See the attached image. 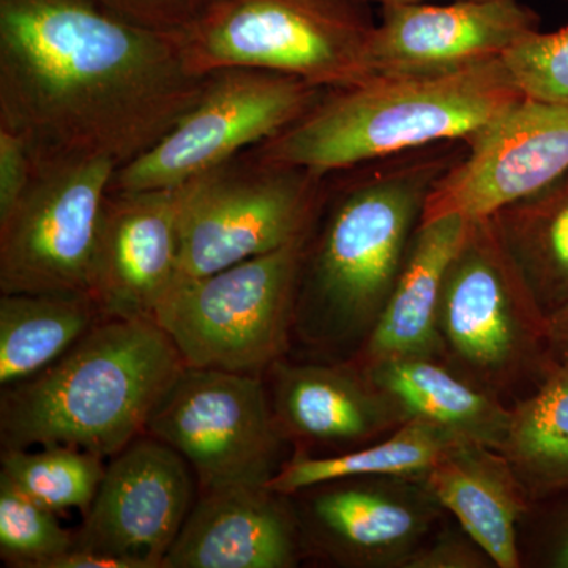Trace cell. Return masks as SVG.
<instances>
[{
  "mask_svg": "<svg viewBox=\"0 0 568 568\" xmlns=\"http://www.w3.org/2000/svg\"><path fill=\"white\" fill-rule=\"evenodd\" d=\"M325 178L246 151L183 183L175 284L274 252L312 231Z\"/></svg>",
  "mask_w": 568,
  "mask_h": 568,
  "instance_id": "52a82bcc",
  "label": "cell"
},
{
  "mask_svg": "<svg viewBox=\"0 0 568 568\" xmlns=\"http://www.w3.org/2000/svg\"><path fill=\"white\" fill-rule=\"evenodd\" d=\"M100 2L149 28L179 32L189 26L211 0H100Z\"/></svg>",
  "mask_w": 568,
  "mask_h": 568,
  "instance_id": "f546056e",
  "label": "cell"
},
{
  "mask_svg": "<svg viewBox=\"0 0 568 568\" xmlns=\"http://www.w3.org/2000/svg\"><path fill=\"white\" fill-rule=\"evenodd\" d=\"M327 93L290 74L224 69L162 140L118 168L111 192L173 189L230 162L293 125Z\"/></svg>",
  "mask_w": 568,
  "mask_h": 568,
  "instance_id": "30bf717a",
  "label": "cell"
},
{
  "mask_svg": "<svg viewBox=\"0 0 568 568\" xmlns=\"http://www.w3.org/2000/svg\"><path fill=\"white\" fill-rule=\"evenodd\" d=\"M31 183L0 222V293H89L104 203L119 164L32 155Z\"/></svg>",
  "mask_w": 568,
  "mask_h": 568,
  "instance_id": "9c48e42d",
  "label": "cell"
},
{
  "mask_svg": "<svg viewBox=\"0 0 568 568\" xmlns=\"http://www.w3.org/2000/svg\"><path fill=\"white\" fill-rule=\"evenodd\" d=\"M568 171V106L521 100L467 142L436 182L422 220L488 219Z\"/></svg>",
  "mask_w": 568,
  "mask_h": 568,
  "instance_id": "7c38bea8",
  "label": "cell"
},
{
  "mask_svg": "<svg viewBox=\"0 0 568 568\" xmlns=\"http://www.w3.org/2000/svg\"><path fill=\"white\" fill-rule=\"evenodd\" d=\"M500 452L530 497L568 488V365L549 362L537 390L511 407Z\"/></svg>",
  "mask_w": 568,
  "mask_h": 568,
  "instance_id": "d4e9b609",
  "label": "cell"
},
{
  "mask_svg": "<svg viewBox=\"0 0 568 568\" xmlns=\"http://www.w3.org/2000/svg\"><path fill=\"white\" fill-rule=\"evenodd\" d=\"M77 544L58 514L0 478V556L18 568H47Z\"/></svg>",
  "mask_w": 568,
  "mask_h": 568,
  "instance_id": "4316f807",
  "label": "cell"
},
{
  "mask_svg": "<svg viewBox=\"0 0 568 568\" xmlns=\"http://www.w3.org/2000/svg\"><path fill=\"white\" fill-rule=\"evenodd\" d=\"M440 145L336 194L306 245L293 335L331 353L364 345L405 264L429 193L462 156Z\"/></svg>",
  "mask_w": 568,
  "mask_h": 568,
  "instance_id": "7a4b0ae2",
  "label": "cell"
},
{
  "mask_svg": "<svg viewBox=\"0 0 568 568\" xmlns=\"http://www.w3.org/2000/svg\"><path fill=\"white\" fill-rule=\"evenodd\" d=\"M566 2H568V0H566Z\"/></svg>",
  "mask_w": 568,
  "mask_h": 568,
  "instance_id": "d590c367",
  "label": "cell"
},
{
  "mask_svg": "<svg viewBox=\"0 0 568 568\" xmlns=\"http://www.w3.org/2000/svg\"><path fill=\"white\" fill-rule=\"evenodd\" d=\"M368 0H211L178 33L193 73L257 69L325 89L373 77Z\"/></svg>",
  "mask_w": 568,
  "mask_h": 568,
  "instance_id": "5b68a950",
  "label": "cell"
},
{
  "mask_svg": "<svg viewBox=\"0 0 568 568\" xmlns=\"http://www.w3.org/2000/svg\"><path fill=\"white\" fill-rule=\"evenodd\" d=\"M312 231L274 252L174 284L153 323L185 366L263 376L284 358Z\"/></svg>",
  "mask_w": 568,
  "mask_h": 568,
  "instance_id": "8992f818",
  "label": "cell"
},
{
  "mask_svg": "<svg viewBox=\"0 0 568 568\" xmlns=\"http://www.w3.org/2000/svg\"><path fill=\"white\" fill-rule=\"evenodd\" d=\"M503 62L526 99L568 106V26L530 32L503 55Z\"/></svg>",
  "mask_w": 568,
  "mask_h": 568,
  "instance_id": "83f0119b",
  "label": "cell"
},
{
  "mask_svg": "<svg viewBox=\"0 0 568 568\" xmlns=\"http://www.w3.org/2000/svg\"><path fill=\"white\" fill-rule=\"evenodd\" d=\"M297 495L304 545L343 566L402 567L440 508L424 478H347Z\"/></svg>",
  "mask_w": 568,
  "mask_h": 568,
  "instance_id": "9a60e30c",
  "label": "cell"
},
{
  "mask_svg": "<svg viewBox=\"0 0 568 568\" xmlns=\"http://www.w3.org/2000/svg\"><path fill=\"white\" fill-rule=\"evenodd\" d=\"M424 484L496 567H519L517 528L530 496L499 448L462 440L426 473Z\"/></svg>",
  "mask_w": 568,
  "mask_h": 568,
  "instance_id": "ffe728a7",
  "label": "cell"
},
{
  "mask_svg": "<svg viewBox=\"0 0 568 568\" xmlns=\"http://www.w3.org/2000/svg\"><path fill=\"white\" fill-rule=\"evenodd\" d=\"M182 197L183 185L108 194L89 291L103 320L155 317L178 280Z\"/></svg>",
  "mask_w": 568,
  "mask_h": 568,
  "instance_id": "2e32d148",
  "label": "cell"
},
{
  "mask_svg": "<svg viewBox=\"0 0 568 568\" xmlns=\"http://www.w3.org/2000/svg\"><path fill=\"white\" fill-rule=\"evenodd\" d=\"M541 312L568 302V171L489 216Z\"/></svg>",
  "mask_w": 568,
  "mask_h": 568,
  "instance_id": "cb8c5ba5",
  "label": "cell"
},
{
  "mask_svg": "<svg viewBox=\"0 0 568 568\" xmlns=\"http://www.w3.org/2000/svg\"><path fill=\"white\" fill-rule=\"evenodd\" d=\"M495 566L469 536L439 537L407 556L402 568H484Z\"/></svg>",
  "mask_w": 568,
  "mask_h": 568,
  "instance_id": "4dcf8cb0",
  "label": "cell"
},
{
  "mask_svg": "<svg viewBox=\"0 0 568 568\" xmlns=\"http://www.w3.org/2000/svg\"><path fill=\"white\" fill-rule=\"evenodd\" d=\"M47 568H136V566L132 560L118 558V556L73 547L52 559Z\"/></svg>",
  "mask_w": 568,
  "mask_h": 568,
  "instance_id": "1f68e13d",
  "label": "cell"
},
{
  "mask_svg": "<svg viewBox=\"0 0 568 568\" xmlns=\"http://www.w3.org/2000/svg\"><path fill=\"white\" fill-rule=\"evenodd\" d=\"M267 373L276 422L295 443L353 450L405 424L394 403L354 362L291 364L282 358Z\"/></svg>",
  "mask_w": 568,
  "mask_h": 568,
  "instance_id": "ac0fdd59",
  "label": "cell"
},
{
  "mask_svg": "<svg viewBox=\"0 0 568 568\" xmlns=\"http://www.w3.org/2000/svg\"><path fill=\"white\" fill-rule=\"evenodd\" d=\"M551 562L555 567L568 568V525L562 530V534H560L558 544H556Z\"/></svg>",
  "mask_w": 568,
  "mask_h": 568,
  "instance_id": "836d02e7",
  "label": "cell"
},
{
  "mask_svg": "<svg viewBox=\"0 0 568 568\" xmlns=\"http://www.w3.org/2000/svg\"><path fill=\"white\" fill-rule=\"evenodd\" d=\"M437 325L446 361L495 395L549 358L548 316L489 216L470 220L448 264Z\"/></svg>",
  "mask_w": 568,
  "mask_h": 568,
  "instance_id": "ba28073f",
  "label": "cell"
},
{
  "mask_svg": "<svg viewBox=\"0 0 568 568\" xmlns=\"http://www.w3.org/2000/svg\"><path fill=\"white\" fill-rule=\"evenodd\" d=\"M103 459L69 446L2 448L0 478L55 514L69 508L85 514L102 484Z\"/></svg>",
  "mask_w": 568,
  "mask_h": 568,
  "instance_id": "484cf974",
  "label": "cell"
},
{
  "mask_svg": "<svg viewBox=\"0 0 568 568\" xmlns=\"http://www.w3.org/2000/svg\"><path fill=\"white\" fill-rule=\"evenodd\" d=\"M291 496L268 487L197 493L162 568H291L304 538Z\"/></svg>",
  "mask_w": 568,
  "mask_h": 568,
  "instance_id": "e0dca14e",
  "label": "cell"
},
{
  "mask_svg": "<svg viewBox=\"0 0 568 568\" xmlns=\"http://www.w3.org/2000/svg\"><path fill=\"white\" fill-rule=\"evenodd\" d=\"M178 33L100 0H0V126L32 155L84 153L119 168L200 100Z\"/></svg>",
  "mask_w": 568,
  "mask_h": 568,
  "instance_id": "6da1fadb",
  "label": "cell"
},
{
  "mask_svg": "<svg viewBox=\"0 0 568 568\" xmlns=\"http://www.w3.org/2000/svg\"><path fill=\"white\" fill-rule=\"evenodd\" d=\"M540 18L519 0L388 3L368 43L373 77L447 74L496 61Z\"/></svg>",
  "mask_w": 568,
  "mask_h": 568,
  "instance_id": "5bb4252c",
  "label": "cell"
},
{
  "mask_svg": "<svg viewBox=\"0 0 568 568\" xmlns=\"http://www.w3.org/2000/svg\"><path fill=\"white\" fill-rule=\"evenodd\" d=\"M469 223L462 215L422 220L386 306L355 355V365L365 368L414 357L446 361L437 325L440 294L448 264Z\"/></svg>",
  "mask_w": 568,
  "mask_h": 568,
  "instance_id": "d6986e66",
  "label": "cell"
},
{
  "mask_svg": "<svg viewBox=\"0 0 568 568\" xmlns=\"http://www.w3.org/2000/svg\"><path fill=\"white\" fill-rule=\"evenodd\" d=\"M33 160L20 133L0 126V222L13 212L31 183Z\"/></svg>",
  "mask_w": 568,
  "mask_h": 568,
  "instance_id": "f1b7e54d",
  "label": "cell"
},
{
  "mask_svg": "<svg viewBox=\"0 0 568 568\" xmlns=\"http://www.w3.org/2000/svg\"><path fill=\"white\" fill-rule=\"evenodd\" d=\"M503 58L429 77H372L327 91L254 155L321 175L469 142L523 99Z\"/></svg>",
  "mask_w": 568,
  "mask_h": 568,
  "instance_id": "3957f363",
  "label": "cell"
},
{
  "mask_svg": "<svg viewBox=\"0 0 568 568\" xmlns=\"http://www.w3.org/2000/svg\"><path fill=\"white\" fill-rule=\"evenodd\" d=\"M358 368L394 403L405 422H428L462 439L503 447L510 409L439 358H398Z\"/></svg>",
  "mask_w": 568,
  "mask_h": 568,
  "instance_id": "44dd1931",
  "label": "cell"
},
{
  "mask_svg": "<svg viewBox=\"0 0 568 568\" xmlns=\"http://www.w3.org/2000/svg\"><path fill=\"white\" fill-rule=\"evenodd\" d=\"M196 477L173 447L144 435L111 457L74 547L162 568L197 497Z\"/></svg>",
  "mask_w": 568,
  "mask_h": 568,
  "instance_id": "4fadbf2b",
  "label": "cell"
},
{
  "mask_svg": "<svg viewBox=\"0 0 568 568\" xmlns=\"http://www.w3.org/2000/svg\"><path fill=\"white\" fill-rule=\"evenodd\" d=\"M148 435L185 458L197 493L267 487L287 440L263 376L193 366L153 410Z\"/></svg>",
  "mask_w": 568,
  "mask_h": 568,
  "instance_id": "8fae6325",
  "label": "cell"
},
{
  "mask_svg": "<svg viewBox=\"0 0 568 568\" xmlns=\"http://www.w3.org/2000/svg\"><path fill=\"white\" fill-rule=\"evenodd\" d=\"M369 3H377V6H388V3H414V2H433V0H368Z\"/></svg>",
  "mask_w": 568,
  "mask_h": 568,
  "instance_id": "e575fe53",
  "label": "cell"
},
{
  "mask_svg": "<svg viewBox=\"0 0 568 568\" xmlns=\"http://www.w3.org/2000/svg\"><path fill=\"white\" fill-rule=\"evenodd\" d=\"M102 320L89 293L0 295V386L39 375Z\"/></svg>",
  "mask_w": 568,
  "mask_h": 568,
  "instance_id": "7402d4cb",
  "label": "cell"
},
{
  "mask_svg": "<svg viewBox=\"0 0 568 568\" xmlns=\"http://www.w3.org/2000/svg\"><path fill=\"white\" fill-rule=\"evenodd\" d=\"M183 368L153 321L102 320L39 375L2 387V448L69 446L114 457L148 435Z\"/></svg>",
  "mask_w": 568,
  "mask_h": 568,
  "instance_id": "277c9868",
  "label": "cell"
},
{
  "mask_svg": "<svg viewBox=\"0 0 568 568\" xmlns=\"http://www.w3.org/2000/svg\"><path fill=\"white\" fill-rule=\"evenodd\" d=\"M549 358L568 365V302L548 316Z\"/></svg>",
  "mask_w": 568,
  "mask_h": 568,
  "instance_id": "d6a6232c",
  "label": "cell"
},
{
  "mask_svg": "<svg viewBox=\"0 0 568 568\" xmlns=\"http://www.w3.org/2000/svg\"><path fill=\"white\" fill-rule=\"evenodd\" d=\"M462 437L443 426L424 420H407L390 436L368 447L353 448L324 457L306 452L284 462L268 488L294 496L320 485L347 478H424L446 452L462 443Z\"/></svg>",
  "mask_w": 568,
  "mask_h": 568,
  "instance_id": "603a6c76",
  "label": "cell"
}]
</instances>
